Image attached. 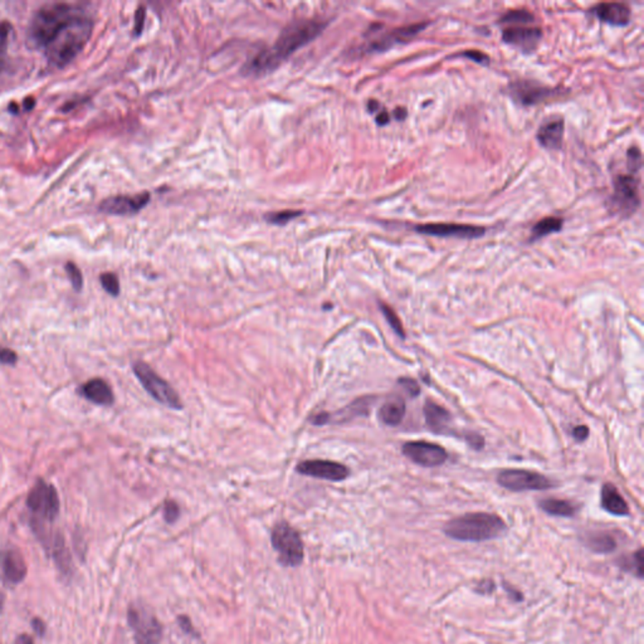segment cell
Wrapping results in <instances>:
<instances>
[{
	"label": "cell",
	"mask_w": 644,
	"mask_h": 644,
	"mask_svg": "<svg viewBox=\"0 0 644 644\" xmlns=\"http://www.w3.org/2000/svg\"><path fill=\"white\" fill-rule=\"evenodd\" d=\"M92 34V21L76 6L55 3L41 8L31 22L29 41L55 67L68 65Z\"/></svg>",
	"instance_id": "obj_1"
},
{
	"label": "cell",
	"mask_w": 644,
	"mask_h": 644,
	"mask_svg": "<svg viewBox=\"0 0 644 644\" xmlns=\"http://www.w3.org/2000/svg\"><path fill=\"white\" fill-rule=\"evenodd\" d=\"M326 23L308 19V21H295L291 23L279 34V38L272 47L259 52L253 60L247 63L243 72L247 75L261 76L268 72H272L287 60L289 55H294L296 50H300L305 44L311 42L321 33Z\"/></svg>",
	"instance_id": "obj_2"
},
{
	"label": "cell",
	"mask_w": 644,
	"mask_h": 644,
	"mask_svg": "<svg viewBox=\"0 0 644 644\" xmlns=\"http://www.w3.org/2000/svg\"><path fill=\"white\" fill-rule=\"evenodd\" d=\"M506 529L505 521L496 513L470 512L449 520L443 531L454 540L482 542L500 537Z\"/></svg>",
	"instance_id": "obj_3"
},
{
	"label": "cell",
	"mask_w": 644,
	"mask_h": 644,
	"mask_svg": "<svg viewBox=\"0 0 644 644\" xmlns=\"http://www.w3.org/2000/svg\"><path fill=\"white\" fill-rule=\"evenodd\" d=\"M273 549L279 554V562L284 567H299L305 555L304 542L297 530L287 522H279L271 535Z\"/></svg>",
	"instance_id": "obj_4"
},
{
	"label": "cell",
	"mask_w": 644,
	"mask_h": 644,
	"mask_svg": "<svg viewBox=\"0 0 644 644\" xmlns=\"http://www.w3.org/2000/svg\"><path fill=\"white\" fill-rule=\"evenodd\" d=\"M132 370L135 372L142 387L156 402L169 407L171 409L181 410L183 408L181 397L175 392L169 382L154 372L153 369L144 361H136Z\"/></svg>",
	"instance_id": "obj_5"
},
{
	"label": "cell",
	"mask_w": 644,
	"mask_h": 644,
	"mask_svg": "<svg viewBox=\"0 0 644 644\" xmlns=\"http://www.w3.org/2000/svg\"><path fill=\"white\" fill-rule=\"evenodd\" d=\"M27 506L33 513L34 522H53L60 513V498L55 487L39 480L29 492Z\"/></svg>",
	"instance_id": "obj_6"
},
{
	"label": "cell",
	"mask_w": 644,
	"mask_h": 644,
	"mask_svg": "<svg viewBox=\"0 0 644 644\" xmlns=\"http://www.w3.org/2000/svg\"><path fill=\"white\" fill-rule=\"evenodd\" d=\"M127 621L135 634L136 644H159L163 638V627L153 613L140 604L129 608Z\"/></svg>",
	"instance_id": "obj_7"
},
{
	"label": "cell",
	"mask_w": 644,
	"mask_h": 644,
	"mask_svg": "<svg viewBox=\"0 0 644 644\" xmlns=\"http://www.w3.org/2000/svg\"><path fill=\"white\" fill-rule=\"evenodd\" d=\"M500 486L508 491H545L555 486L546 476L526 470H505L497 476Z\"/></svg>",
	"instance_id": "obj_8"
},
{
	"label": "cell",
	"mask_w": 644,
	"mask_h": 644,
	"mask_svg": "<svg viewBox=\"0 0 644 644\" xmlns=\"http://www.w3.org/2000/svg\"><path fill=\"white\" fill-rule=\"evenodd\" d=\"M635 174H619L614 179V193L611 198V203L623 215H630L640 205L639 198V179Z\"/></svg>",
	"instance_id": "obj_9"
},
{
	"label": "cell",
	"mask_w": 644,
	"mask_h": 644,
	"mask_svg": "<svg viewBox=\"0 0 644 644\" xmlns=\"http://www.w3.org/2000/svg\"><path fill=\"white\" fill-rule=\"evenodd\" d=\"M419 235L441 237V238H461V240H477L486 235V230L480 225L458 223H426L418 224L414 227Z\"/></svg>",
	"instance_id": "obj_10"
},
{
	"label": "cell",
	"mask_w": 644,
	"mask_h": 644,
	"mask_svg": "<svg viewBox=\"0 0 644 644\" xmlns=\"http://www.w3.org/2000/svg\"><path fill=\"white\" fill-rule=\"evenodd\" d=\"M402 452L413 463L428 468L442 466L448 459L447 451L442 446L424 441L407 442L402 448Z\"/></svg>",
	"instance_id": "obj_11"
},
{
	"label": "cell",
	"mask_w": 644,
	"mask_h": 644,
	"mask_svg": "<svg viewBox=\"0 0 644 644\" xmlns=\"http://www.w3.org/2000/svg\"><path fill=\"white\" fill-rule=\"evenodd\" d=\"M296 471L301 475L315 477L320 480L333 481L340 482L349 477L350 471L344 464L326 459H311L304 461L297 464Z\"/></svg>",
	"instance_id": "obj_12"
},
{
	"label": "cell",
	"mask_w": 644,
	"mask_h": 644,
	"mask_svg": "<svg viewBox=\"0 0 644 644\" xmlns=\"http://www.w3.org/2000/svg\"><path fill=\"white\" fill-rule=\"evenodd\" d=\"M560 91L555 88L542 86L532 81H516L510 85V95L516 102L522 106L545 102L546 100L555 99Z\"/></svg>",
	"instance_id": "obj_13"
},
{
	"label": "cell",
	"mask_w": 644,
	"mask_h": 644,
	"mask_svg": "<svg viewBox=\"0 0 644 644\" xmlns=\"http://www.w3.org/2000/svg\"><path fill=\"white\" fill-rule=\"evenodd\" d=\"M26 560L14 547L0 549V579L8 586L21 584L27 576Z\"/></svg>",
	"instance_id": "obj_14"
},
{
	"label": "cell",
	"mask_w": 644,
	"mask_h": 644,
	"mask_svg": "<svg viewBox=\"0 0 644 644\" xmlns=\"http://www.w3.org/2000/svg\"><path fill=\"white\" fill-rule=\"evenodd\" d=\"M542 38L540 28L511 27L503 32V43L512 45L525 53H531L536 50Z\"/></svg>",
	"instance_id": "obj_15"
},
{
	"label": "cell",
	"mask_w": 644,
	"mask_h": 644,
	"mask_svg": "<svg viewBox=\"0 0 644 644\" xmlns=\"http://www.w3.org/2000/svg\"><path fill=\"white\" fill-rule=\"evenodd\" d=\"M150 200L149 193H141L137 195H117L106 199L100 209L104 213L116 214V215H129L141 210Z\"/></svg>",
	"instance_id": "obj_16"
},
{
	"label": "cell",
	"mask_w": 644,
	"mask_h": 644,
	"mask_svg": "<svg viewBox=\"0 0 644 644\" xmlns=\"http://www.w3.org/2000/svg\"><path fill=\"white\" fill-rule=\"evenodd\" d=\"M590 13L603 23L613 27H624L630 21V8L623 3H601L593 6Z\"/></svg>",
	"instance_id": "obj_17"
},
{
	"label": "cell",
	"mask_w": 644,
	"mask_h": 644,
	"mask_svg": "<svg viewBox=\"0 0 644 644\" xmlns=\"http://www.w3.org/2000/svg\"><path fill=\"white\" fill-rule=\"evenodd\" d=\"M429 23H418V24H412L408 27L398 28L394 29L393 32L382 36V38L377 39L370 43L367 47L369 52H382V50H389L394 47L395 44L403 43L408 39H412L414 36L422 32Z\"/></svg>",
	"instance_id": "obj_18"
},
{
	"label": "cell",
	"mask_w": 644,
	"mask_h": 644,
	"mask_svg": "<svg viewBox=\"0 0 644 644\" xmlns=\"http://www.w3.org/2000/svg\"><path fill=\"white\" fill-rule=\"evenodd\" d=\"M370 403H372V399H359V400H355L353 404H350L345 409L340 410L339 413H335L333 415L326 413V412L315 415L311 419V423L315 426H325L331 422L341 423V422L349 421L356 415L367 414Z\"/></svg>",
	"instance_id": "obj_19"
},
{
	"label": "cell",
	"mask_w": 644,
	"mask_h": 644,
	"mask_svg": "<svg viewBox=\"0 0 644 644\" xmlns=\"http://www.w3.org/2000/svg\"><path fill=\"white\" fill-rule=\"evenodd\" d=\"M564 120L560 117L547 119L541 124L537 130V141L546 150H559L562 146L564 137Z\"/></svg>",
	"instance_id": "obj_20"
},
{
	"label": "cell",
	"mask_w": 644,
	"mask_h": 644,
	"mask_svg": "<svg viewBox=\"0 0 644 644\" xmlns=\"http://www.w3.org/2000/svg\"><path fill=\"white\" fill-rule=\"evenodd\" d=\"M424 417H426V426L429 429L437 434H454L451 423L452 415L446 408L437 404L433 400H426L424 404Z\"/></svg>",
	"instance_id": "obj_21"
},
{
	"label": "cell",
	"mask_w": 644,
	"mask_h": 644,
	"mask_svg": "<svg viewBox=\"0 0 644 644\" xmlns=\"http://www.w3.org/2000/svg\"><path fill=\"white\" fill-rule=\"evenodd\" d=\"M81 394L95 404L104 405V407L114 404V400H115L112 389L109 388V384L104 382V379H100V377L91 379L85 385H82Z\"/></svg>",
	"instance_id": "obj_22"
},
{
	"label": "cell",
	"mask_w": 644,
	"mask_h": 644,
	"mask_svg": "<svg viewBox=\"0 0 644 644\" xmlns=\"http://www.w3.org/2000/svg\"><path fill=\"white\" fill-rule=\"evenodd\" d=\"M601 503L606 512L614 516H627L629 513L628 503L613 483H604L601 487Z\"/></svg>",
	"instance_id": "obj_23"
},
{
	"label": "cell",
	"mask_w": 644,
	"mask_h": 644,
	"mask_svg": "<svg viewBox=\"0 0 644 644\" xmlns=\"http://www.w3.org/2000/svg\"><path fill=\"white\" fill-rule=\"evenodd\" d=\"M405 402L404 399L399 395L389 397L384 403L382 408L379 409V419L387 424V426H398L403 421L405 415Z\"/></svg>",
	"instance_id": "obj_24"
},
{
	"label": "cell",
	"mask_w": 644,
	"mask_h": 644,
	"mask_svg": "<svg viewBox=\"0 0 644 644\" xmlns=\"http://www.w3.org/2000/svg\"><path fill=\"white\" fill-rule=\"evenodd\" d=\"M539 506L544 512L550 516H557V517H573L574 515L576 513V508L573 503H570L568 500L554 498V497L541 500Z\"/></svg>",
	"instance_id": "obj_25"
},
{
	"label": "cell",
	"mask_w": 644,
	"mask_h": 644,
	"mask_svg": "<svg viewBox=\"0 0 644 644\" xmlns=\"http://www.w3.org/2000/svg\"><path fill=\"white\" fill-rule=\"evenodd\" d=\"M584 545L590 552L596 554H609L617 549V541L608 532H591L585 536Z\"/></svg>",
	"instance_id": "obj_26"
},
{
	"label": "cell",
	"mask_w": 644,
	"mask_h": 644,
	"mask_svg": "<svg viewBox=\"0 0 644 644\" xmlns=\"http://www.w3.org/2000/svg\"><path fill=\"white\" fill-rule=\"evenodd\" d=\"M562 223H564L562 219L557 218V217H546V218L541 219L532 227L530 242H535V240L544 238L546 235L560 232Z\"/></svg>",
	"instance_id": "obj_27"
},
{
	"label": "cell",
	"mask_w": 644,
	"mask_h": 644,
	"mask_svg": "<svg viewBox=\"0 0 644 644\" xmlns=\"http://www.w3.org/2000/svg\"><path fill=\"white\" fill-rule=\"evenodd\" d=\"M618 565L622 570L628 573L633 574L637 578L642 579L643 571H642V550L639 549L638 552H633L630 557H622L617 562Z\"/></svg>",
	"instance_id": "obj_28"
},
{
	"label": "cell",
	"mask_w": 644,
	"mask_h": 644,
	"mask_svg": "<svg viewBox=\"0 0 644 644\" xmlns=\"http://www.w3.org/2000/svg\"><path fill=\"white\" fill-rule=\"evenodd\" d=\"M535 21V17L526 9H516L510 11L501 17L500 23L503 24H513L516 27H522L524 24H531Z\"/></svg>",
	"instance_id": "obj_29"
},
{
	"label": "cell",
	"mask_w": 644,
	"mask_h": 644,
	"mask_svg": "<svg viewBox=\"0 0 644 644\" xmlns=\"http://www.w3.org/2000/svg\"><path fill=\"white\" fill-rule=\"evenodd\" d=\"M380 310H382L384 316L387 318L390 328H393L395 333L398 335L399 338L402 339H405V333L404 328H403V323L399 320L398 315L395 313L393 308L390 306L387 305V304H382L380 302Z\"/></svg>",
	"instance_id": "obj_30"
},
{
	"label": "cell",
	"mask_w": 644,
	"mask_h": 644,
	"mask_svg": "<svg viewBox=\"0 0 644 644\" xmlns=\"http://www.w3.org/2000/svg\"><path fill=\"white\" fill-rule=\"evenodd\" d=\"M101 284H102V287H104V291L109 294L111 296H119L120 294V282H119V279L117 276L114 274V273H104L101 274Z\"/></svg>",
	"instance_id": "obj_31"
},
{
	"label": "cell",
	"mask_w": 644,
	"mask_h": 644,
	"mask_svg": "<svg viewBox=\"0 0 644 644\" xmlns=\"http://www.w3.org/2000/svg\"><path fill=\"white\" fill-rule=\"evenodd\" d=\"M627 166L630 174H637L642 168V153L637 146L629 149L627 153Z\"/></svg>",
	"instance_id": "obj_32"
},
{
	"label": "cell",
	"mask_w": 644,
	"mask_h": 644,
	"mask_svg": "<svg viewBox=\"0 0 644 644\" xmlns=\"http://www.w3.org/2000/svg\"><path fill=\"white\" fill-rule=\"evenodd\" d=\"M66 271L68 277L71 279L73 289L77 292H80L83 286L82 273L80 271V268L77 267L75 263L70 262L66 264Z\"/></svg>",
	"instance_id": "obj_33"
},
{
	"label": "cell",
	"mask_w": 644,
	"mask_h": 644,
	"mask_svg": "<svg viewBox=\"0 0 644 644\" xmlns=\"http://www.w3.org/2000/svg\"><path fill=\"white\" fill-rule=\"evenodd\" d=\"M302 212H296V210H284V212H279V213H272L268 214L266 215V219H267L268 223L272 224H284L289 222L291 219L296 218L301 215Z\"/></svg>",
	"instance_id": "obj_34"
},
{
	"label": "cell",
	"mask_w": 644,
	"mask_h": 644,
	"mask_svg": "<svg viewBox=\"0 0 644 644\" xmlns=\"http://www.w3.org/2000/svg\"><path fill=\"white\" fill-rule=\"evenodd\" d=\"M181 516V508L173 500H168L164 503V519L168 524H174Z\"/></svg>",
	"instance_id": "obj_35"
},
{
	"label": "cell",
	"mask_w": 644,
	"mask_h": 644,
	"mask_svg": "<svg viewBox=\"0 0 644 644\" xmlns=\"http://www.w3.org/2000/svg\"><path fill=\"white\" fill-rule=\"evenodd\" d=\"M398 382L403 387L405 392L409 394L412 398H414V397L421 394V387H419V384L415 382V380H413V379H410V377H400Z\"/></svg>",
	"instance_id": "obj_36"
},
{
	"label": "cell",
	"mask_w": 644,
	"mask_h": 644,
	"mask_svg": "<svg viewBox=\"0 0 644 644\" xmlns=\"http://www.w3.org/2000/svg\"><path fill=\"white\" fill-rule=\"evenodd\" d=\"M17 360V354L13 350L6 349V348L0 346V364L1 365H14Z\"/></svg>",
	"instance_id": "obj_37"
},
{
	"label": "cell",
	"mask_w": 644,
	"mask_h": 644,
	"mask_svg": "<svg viewBox=\"0 0 644 644\" xmlns=\"http://www.w3.org/2000/svg\"><path fill=\"white\" fill-rule=\"evenodd\" d=\"M459 55L466 57V58H470L471 60H473L476 63H480V65H488V63H490L488 55L482 53L480 50H467V52L461 53Z\"/></svg>",
	"instance_id": "obj_38"
},
{
	"label": "cell",
	"mask_w": 644,
	"mask_h": 644,
	"mask_svg": "<svg viewBox=\"0 0 644 644\" xmlns=\"http://www.w3.org/2000/svg\"><path fill=\"white\" fill-rule=\"evenodd\" d=\"M9 33H11L9 24L6 22H0V55L6 52L8 41H9Z\"/></svg>",
	"instance_id": "obj_39"
},
{
	"label": "cell",
	"mask_w": 644,
	"mask_h": 644,
	"mask_svg": "<svg viewBox=\"0 0 644 644\" xmlns=\"http://www.w3.org/2000/svg\"><path fill=\"white\" fill-rule=\"evenodd\" d=\"M178 622H179V627L181 628V630H183L184 633L193 635L194 638L199 637V634H198L197 630H195V628L193 627V624H191V621L189 619V617H186V616H179V617H178Z\"/></svg>",
	"instance_id": "obj_40"
},
{
	"label": "cell",
	"mask_w": 644,
	"mask_h": 644,
	"mask_svg": "<svg viewBox=\"0 0 644 644\" xmlns=\"http://www.w3.org/2000/svg\"><path fill=\"white\" fill-rule=\"evenodd\" d=\"M145 17H146L145 8L140 6L137 9L136 14H135V27H134L135 36H139V34L141 33L142 28H144V24H145Z\"/></svg>",
	"instance_id": "obj_41"
},
{
	"label": "cell",
	"mask_w": 644,
	"mask_h": 644,
	"mask_svg": "<svg viewBox=\"0 0 644 644\" xmlns=\"http://www.w3.org/2000/svg\"><path fill=\"white\" fill-rule=\"evenodd\" d=\"M589 436V428L586 426H576L573 429V437L578 442H584Z\"/></svg>",
	"instance_id": "obj_42"
},
{
	"label": "cell",
	"mask_w": 644,
	"mask_h": 644,
	"mask_svg": "<svg viewBox=\"0 0 644 644\" xmlns=\"http://www.w3.org/2000/svg\"><path fill=\"white\" fill-rule=\"evenodd\" d=\"M493 589H495V584L492 583L491 580H483L481 584H478V588L476 590L481 594H486V593H491Z\"/></svg>",
	"instance_id": "obj_43"
},
{
	"label": "cell",
	"mask_w": 644,
	"mask_h": 644,
	"mask_svg": "<svg viewBox=\"0 0 644 644\" xmlns=\"http://www.w3.org/2000/svg\"><path fill=\"white\" fill-rule=\"evenodd\" d=\"M389 121H390V116H389L387 111H379V114L377 116V125L384 126L388 125Z\"/></svg>",
	"instance_id": "obj_44"
},
{
	"label": "cell",
	"mask_w": 644,
	"mask_h": 644,
	"mask_svg": "<svg viewBox=\"0 0 644 644\" xmlns=\"http://www.w3.org/2000/svg\"><path fill=\"white\" fill-rule=\"evenodd\" d=\"M503 586H505V589H506V591H508V593H510V594H508V595H510V598H511V599H512V601H522V595H521V593H520V591H516V590L512 589V588H511V586H510V585H508V584H503Z\"/></svg>",
	"instance_id": "obj_45"
},
{
	"label": "cell",
	"mask_w": 644,
	"mask_h": 644,
	"mask_svg": "<svg viewBox=\"0 0 644 644\" xmlns=\"http://www.w3.org/2000/svg\"><path fill=\"white\" fill-rule=\"evenodd\" d=\"M32 626H33L34 630H36L39 635H43L44 632H45V626H44V623L42 622L41 619H38V618L33 619Z\"/></svg>",
	"instance_id": "obj_46"
},
{
	"label": "cell",
	"mask_w": 644,
	"mask_h": 644,
	"mask_svg": "<svg viewBox=\"0 0 644 644\" xmlns=\"http://www.w3.org/2000/svg\"><path fill=\"white\" fill-rule=\"evenodd\" d=\"M394 117L398 121L404 120L405 117H407V109H403V107H398L394 111Z\"/></svg>",
	"instance_id": "obj_47"
},
{
	"label": "cell",
	"mask_w": 644,
	"mask_h": 644,
	"mask_svg": "<svg viewBox=\"0 0 644 644\" xmlns=\"http://www.w3.org/2000/svg\"><path fill=\"white\" fill-rule=\"evenodd\" d=\"M14 644H33V640L27 634H22V635H19L16 639V643Z\"/></svg>",
	"instance_id": "obj_48"
},
{
	"label": "cell",
	"mask_w": 644,
	"mask_h": 644,
	"mask_svg": "<svg viewBox=\"0 0 644 644\" xmlns=\"http://www.w3.org/2000/svg\"><path fill=\"white\" fill-rule=\"evenodd\" d=\"M367 109L370 112H377V109H380V104L375 100H370L367 104Z\"/></svg>",
	"instance_id": "obj_49"
},
{
	"label": "cell",
	"mask_w": 644,
	"mask_h": 644,
	"mask_svg": "<svg viewBox=\"0 0 644 644\" xmlns=\"http://www.w3.org/2000/svg\"><path fill=\"white\" fill-rule=\"evenodd\" d=\"M3 603H4V595L0 593V611L3 609Z\"/></svg>",
	"instance_id": "obj_50"
}]
</instances>
